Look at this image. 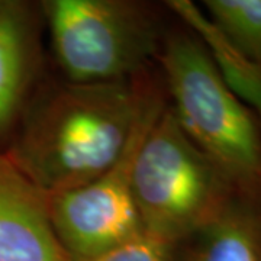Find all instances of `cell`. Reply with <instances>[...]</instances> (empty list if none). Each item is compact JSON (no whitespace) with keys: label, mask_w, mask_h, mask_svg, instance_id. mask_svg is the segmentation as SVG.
I'll list each match as a JSON object with an SVG mask.
<instances>
[{"label":"cell","mask_w":261,"mask_h":261,"mask_svg":"<svg viewBox=\"0 0 261 261\" xmlns=\"http://www.w3.org/2000/svg\"><path fill=\"white\" fill-rule=\"evenodd\" d=\"M147 74L109 83H41L3 155L44 196L93 181L126 147Z\"/></svg>","instance_id":"obj_1"},{"label":"cell","mask_w":261,"mask_h":261,"mask_svg":"<svg viewBox=\"0 0 261 261\" xmlns=\"http://www.w3.org/2000/svg\"><path fill=\"white\" fill-rule=\"evenodd\" d=\"M157 63L180 128L237 190L261 195V122L226 86L202 41L185 25L168 31Z\"/></svg>","instance_id":"obj_2"},{"label":"cell","mask_w":261,"mask_h":261,"mask_svg":"<svg viewBox=\"0 0 261 261\" xmlns=\"http://www.w3.org/2000/svg\"><path fill=\"white\" fill-rule=\"evenodd\" d=\"M235 192L224 171L180 128L166 103L134 163L132 197L142 232L176 247L211 222Z\"/></svg>","instance_id":"obj_3"},{"label":"cell","mask_w":261,"mask_h":261,"mask_svg":"<svg viewBox=\"0 0 261 261\" xmlns=\"http://www.w3.org/2000/svg\"><path fill=\"white\" fill-rule=\"evenodd\" d=\"M44 27L65 80L109 83L148 71L167 31L157 6L141 0H44Z\"/></svg>","instance_id":"obj_4"},{"label":"cell","mask_w":261,"mask_h":261,"mask_svg":"<svg viewBox=\"0 0 261 261\" xmlns=\"http://www.w3.org/2000/svg\"><path fill=\"white\" fill-rule=\"evenodd\" d=\"M166 103L161 79L148 73L140 112L118 160L93 181L61 195L45 196L53 225L75 261L90 260L142 232L132 197L134 163Z\"/></svg>","instance_id":"obj_5"},{"label":"cell","mask_w":261,"mask_h":261,"mask_svg":"<svg viewBox=\"0 0 261 261\" xmlns=\"http://www.w3.org/2000/svg\"><path fill=\"white\" fill-rule=\"evenodd\" d=\"M42 29L39 2L0 0V154L42 83Z\"/></svg>","instance_id":"obj_6"},{"label":"cell","mask_w":261,"mask_h":261,"mask_svg":"<svg viewBox=\"0 0 261 261\" xmlns=\"http://www.w3.org/2000/svg\"><path fill=\"white\" fill-rule=\"evenodd\" d=\"M0 261H75L61 243L47 199L0 154Z\"/></svg>","instance_id":"obj_7"},{"label":"cell","mask_w":261,"mask_h":261,"mask_svg":"<svg viewBox=\"0 0 261 261\" xmlns=\"http://www.w3.org/2000/svg\"><path fill=\"white\" fill-rule=\"evenodd\" d=\"M174 261H261V195L237 190L211 222L176 245Z\"/></svg>","instance_id":"obj_8"},{"label":"cell","mask_w":261,"mask_h":261,"mask_svg":"<svg viewBox=\"0 0 261 261\" xmlns=\"http://www.w3.org/2000/svg\"><path fill=\"white\" fill-rule=\"evenodd\" d=\"M166 9L202 41L226 86L261 122V67L251 61L192 0H168Z\"/></svg>","instance_id":"obj_9"},{"label":"cell","mask_w":261,"mask_h":261,"mask_svg":"<svg viewBox=\"0 0 261 261\" xmlns=\"http://www.w3.org/2000/svg\"><path fill=\"white\" fill-rule=\"evenodd\" d=\"M202 5L215 27L261 67V0H205Z\"/></svg>","instance_id":"obj_10"},{"label":"cell","mask_w":261,"mask_h":261,"mask_svg":"<svg viewBox=\"0 0 261 261\" xmlns=\"http://www.w3.org/2000/svg\"><path fill=\"white\" fill-rule=\"evenodd\" d=\"M174 245L141 232L135 238L86 261H174Z\"/></svg>","instance_id":"obj_11"}]
</instances>
